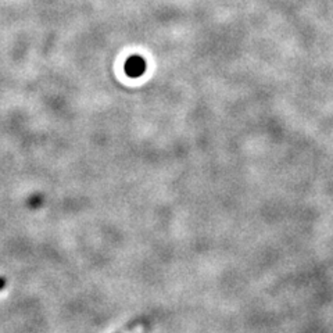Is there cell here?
<instances>
[{
	"label": "cell",
	"mask_w": 333,
	"mask_h": 333,
	"mask_svg": "<svg viewBox=\"0 0 333 333\" xmlns=\"http://www.w3.org/2000/svg\"><path fill=\"white\" fill-rule=\"evenodd\" d=\"M6 286V279L5 278H0V290Z\"/></svg>",
	"instance_id": "cell-1"
}]
</instances>
